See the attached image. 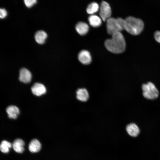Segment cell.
Instances as JSON below:
<instances>
[{
    "instance_id": "8fae6325",
    "label": "cell",
    "mask_w": 160,
    "mask_h": 160,
    "mask_svg": "<svg viewBox=\"0 0 160 160\" xmlns=\"http://www.w3.org/2000/svg\"><path fill=\"white\" fill-rule=\"evenodd\" d=\"M24 142L21 139H17L15 140L12 145L14 150L19 153H22L24 150Z\"/></svg>"
},
{
    "instance_id": "5bb4252c",
    "label": "cell",
    "mask_w": 160,
    "mask_h": 160,
    "mask_svg": "<svg viewBox=\"0 0 160 160\" xmlns=\"http://www.w3.org/2000/svg\"><path fill=\"white\" fill-rule=\"evenodd\" d=\"M89 97L88 93L85 88L79 89L76 92L77 99L81 101L85 102L87 100Z\"/></svg>"
},
{
    "instance_id": "7a4b0ae2",
    "label": "cell",
    "mask_w": 160,
    "mask_h": 160,
    "mask_svg": "<svg viewBox=\"0 0 160 160\" xmlns=\"http://www.w3.org/2000/svg\"><path fill=\"white\" fill-rule=\"evenodd\" d=\"M144 26V23L140 19L130 16L124 19V29L132 35L140 34L143 31Z\"/></svg>"
},
{
    "instance_id": "30bf717a",
    "label": "cell",
    "mask_w": 160,
    "mask_h": 160,
    "mask_svg": "<svg viewBox=\"0 0 160 160\" xmlns=\"http://www.w3.org/2000/svg\"><path fill=\"white\" fill-rule=\"evenodd\" d=\"M75 28L77 32L81 35H84L86 34L89 29L88 25L86 23L82 22L77 23Z\"/></svg>"
},
{
    "instance_id": "7c38bea8",
    "label": "cell",
    "mask_w": 160,
    "mask_h": 160,
    "mask_svg": "<svg viewBox=\"0 0 160 160\" xmlns=\"http://www.w3.org/2000/svg\"><path fill=\"white\" fill-rule=\"evenodd\" d=\"M6 111L10 119H16L19 113L18 108L13 105L7 107L6 109Z\"/></svg>"
},
{
    "instance_id": "ffe728a7",
    "label": "cell",
    "mask_w": 160,
    "mask_h": 160,
    "mask_svg": "<svg viewBox=\"0 0 160 160\" xmlns=\"http://www.w3.org/2000/svg\"><path fill=\"white\" fill-rule=\"evenodd\" d=\"M154 37L156 40L160 43V31H156L154 33Z\"/></svg>"
},
{
    "instance_id": "4fadbf2b",
    "label": "cell",
    "mask_w": 160,
    "mask_h": 160,
    "mask_svg": "<svg viewBox=\"0 0 160 160\" xmlns=\"http://www.w3.org/2000/svg\"><path fill=\"white\" fill-rule=\"evenodd\" d=\"M47 36V34L45 31L43 30H39L36 32L34 37L37 43L42 44L44 43Z\"/></svg>"
},
{
    "instance_id": "8992f818",
    "label": "cell",
    "mask_w": 160,
    "mask_h": 160,
    "mask_svg": "<svg viewBox=\"0 0 160 160\" xmlns=\"http://www.w3.org/2000/svg\"><path fill=\"white\" fill-rule=\"evenodd\" d=\"M31 72L27 69L23 68L20 70L19 80L25 83H29L31 79Z\"/></svg>"
},
{
    "instance_id": "ac0fdd59",
    "label": "cell",
    "mask_w": 160,
    "mask_h": 160,
    "mask_svg": "<svg viewBox=\"0 0 160 160\" xmlns=\"http://www.w3.org/2000/svg\"><path fill=\"white\" fill-rule=\"evenodd\" d=\"M12 146V145L10 143L6 140H3L2 141L0 145L1 151L4 153H7L9 151V148Z\"/></svg>"
},
{
    "instance_id": "9c48e42d",
    "label": "cell",
    "mask_w": 160,
    "mask_h": 160,
    "mask_svg": "<svg viewBox=\"0 0 160 160\" xmlns=\"http://www.w3.org/2000/svg\"><path fill=\"white\" fill-rule=\"evenodd\" d=\"M126 129L128 133L133 137H136L140 132L139 127L136 124L134 123H131L127 125Z\"/></svg>"
},
{
    "instance_id": "277c9868",
    "label": "cell",
    "mask_w": 160,
    "mask_h": 160,
    "mask_svg": "<svg viewBox=\"0 0 160 160\" xmlns=\"http://www.w3.org/2000/svg\"><path fill=\"white\" fill-rule=\"evenodd\" d=\"M143 94L146 99L153 100L156 98L159 95V91L154 84L149 82L142 86Z\"/></svg>"
},
{
    "instance_id": "e0dca14e",
    "label": "cell",
    "mask_w": 160,
    "mask_h": 160,
    "mask_svg": "<svg viewBox=\"0 0 160 160\" xmlns=\"http://www.w3.org/2000/svg\"><path fill=\"white\" fill-rule=\"evenodd\" d=\"M99 9L98 4L95 2H93L88 5L86 11L88 14L92 15L97 12Z\"/></svg>"
},
{
    "instance_id": "2e32d148",
    "label": "cell",
    "mask_w": 160,
    "mask_h": 160,
    "mask_svg": "<svg viewBox=\"0 0 160 160\" xmlns=\"http://www.w3.org/2000/svg\"><path fill=\"white\" fill-rule=\"evenodd\" d=\"M88 20L90 25L94 27H99L102 23V19L100 17L95 15L90 16L88 18Z\"/></svg>"
},
{
    "instance_id": "9a60e30c",
    "label": "cell",
    "mask_w": 160,
    "mask_h": 160,
    "mask_svg": "<svg viewBox=\"0 0 160 160\" xmlns=\"http://www.w3.org/2000/svg\"><path fill=\"white\" fill-rule=\"evenodd\" d=\"M41 147V144L39 141L34 139L32 140L29 144L28 148L30 151L32 153H36L39 151Z\"/></svg>"
},
{
    "instance_id": "5b68a950",
    "label": "cell",
    "mask_w": 160,
    "mask_h": 160,
    "mask_svg": "<svg viewBox=\"0 0 160 160\" xmlns=\"http://www.w3.org/2000/svg\"><path fill=\"white\" fill-rule=\"evenodd\" d=\"M99 14L100 17L103 21H105L111 17V10L109 4L103 1L101 3L100 8Z\"/></svg>"
},
{
    "instance_id": "ba28073f",
    "label": "cell",
    "mask_w": 160,
    "mask_h": 160,
    "mask_svg": "<svg viewBox=\"0 0 160 160\" xmlns=\"http://www.w3.org/2000/svg\"><path fill=\"white\" fill-rule=\"evenodd\" d=\"M78 58L79 61L85 65L89 64L92 60L90 53L86 50H82L78 54Z\"/></svg>"
},
{
    "instance_id": "44dd1931",
    "label": "cell",
    "mask_w": 160,
    "mask_h": 160,
    "mask_svg": "<svg viewBox=\"0 0 160 160\" xmlns=\"http://www.w3.org/2000/svg\"><path fill=\"white\" fill-rule=\"evenodd\" d=\"M7 13L5 9L1 8L0 9V17L1 18H4L7 15Z\"/></svg>"
},
{
    "instance_id": "6da1fadb",
    "label": "cell",
    "mask_w": 160,
    "mask_h": 160,
    "mask_svg": "<svg viewBox=\"0 0 160 160\" xmlns=\"http://www.w3.org/2000/svg\"><path fill=\"white\" fill-rule=\"evenodd\" d=\"M111 39L106 40L105 45L109 51L118 54L123 52L126 48V42L124 36L121 32L115 33L112 35Z\"/></svg>"
},
{
    "instance_id": "52a82bcc",
    "label": "cell",
    "mask_w": 160,
    "mask_h": 160,
    "mask_svg": "<svg viewBox=\"0 0 160 160\" xmlns=\"http://www.w3.org/2000/svg\"><path fill=\"white\" fill-rule=\"evenodd\" d=\"M32 93L37 96H40L45 94L46 91V88L42 84L39 83H35L31 87Z\"/></svg>"
},
{
    "instance_id": "3957f363",
    "label": "cell",
    "mask_w": 160,
    "mask_h": 160,
    "mask_svg": "<svg viewBox=\"0 0 160 160\" xmlns=\"http://www.w3.org/2000/svg\"><path fill=\"white\" fill-rule=\"evenodd\" d=\"M106 27L108 33L110 35L120 32L124 29V20L121 18L110 17L107 20Z\"/></svg>"
},
{
    "instance_id": "d6986e66",
    "label": "cell",
    "mask_w": 160,
    "mask_h": 160,
    "mask_svg": "<svg viewBox=\"0 0 160 160\" xmlns=\"http://www.w3.org/2000/svg\"><path fill=\"white\" fill-rule=\"evenodd\" d=\"M37 1L36 0H24V2L26 6L30 7L35 4Z\"/></svg>"
}]
</instances>
